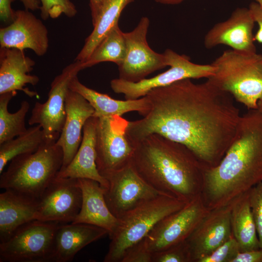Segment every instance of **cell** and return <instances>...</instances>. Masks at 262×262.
<instances>
[{"label": "cell", "mask_w": 262, "mask_h": 262, "mask_svg": "<svg viewBox=\"0 0 262 262\" xmlns=\"http://www.w3.org/2000/svg\"><path fill=\"white\" fill-rule=\"evenodd\" d=\"M0 46L23 50L30 49L42 56L49 46L47 28L32 12L17 10L13 22L0 29Z\"/></svg>", "instance_id": "cell-17"}, {"label": "cell", "mask_w": 262, "mask_h": 262, "mask_svg": "<svg viewBox=\"0 0 262 262\" xmlns=\"http://www.w3.org/2000/svg\"><path fill=\"white\" fill-rule=\"evenodd\" d=\"M248 8L255 22L257 23L259 26L258 30L254 36V40L262 43V7L256 2H252Z\"/></svg>", "instance_id": "cell-36"}, {"label": "cell", "mask_w": 262, "mask_h": 262, "mask_svg": "<svg viewBox=\"0 0 262 262\" xmlns=\"http://www.w3.org/2000/svg\"><path fill=\"white\" fill-rule=\"evenodd\" d=\"M60 223L33 220L0 243V262H54L55 242Z\"/></svg>", "instance_id": "cell-7"}, {"label": "cell", "mask_w": 262, "mask_h": 262, "mask_svg": "<svg viewBox=\"0 0 262 262\" xmlns=\"http://www.w3.org/2000/svg\"><path fill=\"white\" fill-rule=\"evenodd\" d=\"M25 10L35 11L40 10L41 2L40 0H20Z\"/></svg>", "instance_id": "cell-39"}, {"label": "cell", "mask_w": 262, "mask_h": 262, "mask_svg": "<svg viewBox=\"0 0 262 262\" xmlns=\"http://www.w3.org/2000/svg\"><path fill=\"white\" fill-rule=\"evenodd\" d=\"M152 262H190L185 241L153 253Z\"/></svg>", "instance_id": "cell-32"}, {"label": "cell", "mask_w": 262, "mask_h": 262, "mask_svg": "<svg viewBox=\"0 0 262 262\" xmlns=\"http://www.w3.org/2000/svg\"><path fill=\"white\" fill-rule=\"evenodd\" d=\"M16 93L10 92L0 94V144L20 135L27 129L25 119L30 107L28 101H22L15 113L8 110L9 103Z\"/></svg>", "instance_id": "cell-28"}, {"label": "cell", "mask_w": 262, "mask_h": 262, "mask_svg": "<svg viewBox=\"0 0 262 262\" xmlns=\"http://www.w3.org/2000/svg\"><path fill=\"white\" fill-rule=\"evenodd\" d=\"M82 192L80 211L72 223H85L98 226L108 231L110 237L118 223L117 218L108 208L104 196L105 189L97 181L78 179Z\"/></svg>", "instance_id": "cell-20"}, {"label": "cell", "mask_w": 262, "mask_h": 262, "mask_svg": "<svg viewBox=\"0 0 262 262\" xmlns=\"http://www.w3.org/2000/svg\"><path fill=\"white\" fill-rule=\"evenodd\" d=\"M262 7V0H254Z\"/></svg>", "instance_id": "cell-42"}, {"label": "cell", "mask_w": 262, "mask_h": 262, "mask_svg": "<svg viewBox=\"0 0 262 262\" xmlns=\"http://www.w3.org/2000/svg\"><path fill=\"white\" fill-rule=\"evenodd\" d=\"M170 68L152 78L138 82H130L121 79L111 80L113 91L123 94L125 99L132 100L145 96L151 90L169 85L186 79L208 78L215 72V67L211 64L200 65L192 62L189 57L180 55L168 49L164 52Z\"/></svg>", "instance_id": "cell-8"}, {"label": "cell", "mask_w": 262, "mask_h": 262, "mask_svg": "<svg viewBox=\"0 0 262 262\" xmlns=\"http://www.w3.org/2000/svg\"><path fill=\"white\" fill-rule=\"evenodd\" d=\"M149 23L147 17H142L133 30L124 33L126 53L123 61L118 66L119 79L138 82L168 66L164 53L154 51L147 43Z\"/></svg>", "instance_id": "cell-11"}, {"label": "cell", "mask_w": 262, "mask_h": 262, "mask_svg": "<svg viewBox=\"0 0 262 262\" xmlns=\"http://www.w3.org/2000/svg\"><path fill=\"white\" fill-rule=\"evenodd\" d=\"M40 16L43 20L56 18L62 14L68 17H74L77 13L75 5L70 0H40Z\"/></svg>", "instance_id": "cell-30"}, {"label": "cell", "mask_w": 262, "mask_h": 262, "mask_svg": "<svg viewBox=\"0 0 262 262\" xmlns=\"http://www.w3.org/2000/svg\"><path fill=\"white\" fill-rule=\"evenodd\" d=\"M96 123L97 117L94 116L85 122L82 142L76 154L70 164L60 170L57 177L91 179L108 188L109 182L100 174L96 164Z\"/></svg>", "instance_id": "cell-21"}, {"label": "cell", "mask_w": 262, "mask_h": 262, "mask_svg": "<svg viewBox=\"0 0 262 262\" xmlns=\"http://www.w3.org/2000/svg\"><path fill=\"white\" fill-rule=\"evenodd\" d=\"M187 203L161 194L140 205L118 218L117 226L110 237L104 262H121L126 251L148 234L156 224Z\"/></svg>", "instance_id": "cell-6"}, {"label": "cell", "mask_w": 262, "mask_h": 262, "mask_svg": "<svg viewBox=\"0 0 262 262\" xmlns=\"http://www.w3.org/2000/svg\"><path fill=\"white\" fill-rule=\"evenodd\" d=\"M236 198L210 210L185 240L190 262H199L232 235L231 212Z\"/></svg>", "instance_id": "cell-15"}, {"label": "cell", "mask_w": 262, "mask_h": 262, "mask_svg": "<svg viewBox=\"0 0 262 262\" xmlns=\"http://www.w3.org/2000/svg\"><path fill=\"white\" fill-rule=\"evenodd\" d=\"M128 124L122 116L97 117L96 164L103 177L131 162L134 147L127 135Z\"/></svg>", "instance_id": "cell-9"}, {"label": "cell", "mask_w": 262, "mask_h": 262, "mask_svg": "<svg viewBox=\"0 0 262 262\" xmlns=\"http://www.w3.org/2000/svg\"><path fill=\"white\" fill-rule=\"evenodd\" d=\"M262 180V113L241 115L234 139L220 163L203 169L200 196L211 210L225 205Z\"/></svg>", "instance_id": "cell-2"}, {"label": "cell", "mask_w": 262, "mask_h": 262, "mask_svg": "<svg viewBox=\"0 0 262 262\" xmlns=\"http://www.w3.org/2000/svg\"><path fill=\"white\" fill-rule=\"evenodd\" d=\"M104 177L109 182L104 194L107 205L118 219L161 194L141 177L131 162Z\"/></svg>", "instance_id": "cell-12"}, {"label": "cell", "mask_w": 262, "mask_h": 262, "mask_svg": "<svg viewBox=\"0 0 262 262\" xmlns=\"http://www.w3.org/2000/svg\"><path fill=\"white\" fill-rule=\"evenodd\" d=\"M38 199L5 190L0 194V242L7 240L19 227L36 220Z\"/></svg>", "instance_id": "cell-22"}, {"label": "cell", "mask_w": 262, "mask_h": 262, "mask_svg": "<svg viewBox=\"0 0 262 262\" xmlns=\"http://www.w3.org/2000/svg\"><path fill=\"white\" fill-rule=\"evenodd\" d=\"M63 162L56 141L46 139L34 152L13 159L0 174V187L38 199L57 177Z\"/></svg>", "instance_id": "cell-4"}, {"label": "cell", "mask_w": 262, "mask_h": 262, "mask_svg": "<svg viewBox=\"0 0 262 262\" xmlns=\"http://www.w3.org/2000/svg\"><path fill=\"white\" fill-rule=\"evenodd\" d=\"M209 211L200 195L156 224L143 239L147 249L154 253L185 241Z\"/></svg>", "instance_id": "cell-13"}, {"label": "cell", "mask_w": 262, "mask_h": 262, "mask_svg": "<svg viewBox=\"0 0 262 262\" xmlns=\"http://www.w3.org/2000/svg\"><path fill=\"white\" fill-rule=\"evenodd\" d=\"M66 118L56 143L62 149L66 167L76 154L82 140V131L87 120L94 115V109L81 94L69 89L66 99Z\"/></svg>", "instance_id": "cell-18"}, {"label": "cell", "mask_w": 262, "mask_h": 262, "mask_svg": "<svg viewBox=\"0 0 262 262\" xmlns=\"http://www.w3.org/2000/svg\"><path fill=\"white\" fill-rule=\"evenodd\" d=\"M146 96L147 112L129 121L126 133L131 143L156 133L186 146L204 169L220 163L241 116L230 94L208 79L196 83L186 79L154 88Z\"/></svg>", "instance_id": "cell-1"}, {"label": "cell", "mask_w": 262, "mask_h": 262, "mask_svg": "<svg viewBox=\"0 0 262 262\" xmlns=\"http://www.w3.org/2000/svg\"><path fill=\"white\" fill-rule=\"evenodd\" d=\"M152 258L153 253L147 249L143 239L126 251L121 262H152Z\"/></svg>", "instance_id": "cell-34"}, {"label": "cell", "mask_w": 262, "mask_h": 262, "mask_svg": "<svg viewBox=\"0 0 262 262\" xmlns=\"http://www.w3.org/2000/svg\"><path fill=\"white\" fill-rule=\"evenodd\" d=\"M211 64L215 71L207 79L248 110L257 109L262 97V55L229 49Z\"/></svg>", "instance_id": "cell-5"}, {"label": "cell", "mask_w": 262, "mask_h": 262, "mask_svg": "<svg viewBox=\"0 0 262 262\" xmlns=\"http://www.w3.org/2000/svg\"><path fill=\"white\" fill-rule=\"evenodd\" d=\"M82 69L80 61L67 65L51 82L47 100L35 103L28 124L40 125L46 139L57 141L58 139L66 118V99L69 83Z\"/></svg>", "instance_id": "cell-10"}, {"label": "cell", "mask_w": 262, "mask_h": 262, "mask_svg": "<svg viewBox=\"0 0 262 262\" xmlns=\"http://www.w3.org/2000/svg\"><path fill=\"white\" fill-rule=\"evenodd\" d=\"M46 140L40 125L27 128L23 133L0 144V173L9 162L20 155L36 151Z\"/></svg>", "instance_id": "cell-27"}, {"label": "cell", "mask_w": 262, "mask_h": 262, "mask_svg": "<svg viewBox=\"0 0 262 262\" xmlns=\"http://www.w3.org/2000/svg\"><path fill=\"white\" fill-rule=\"evenodd\" d=\"M248 195L262 250V180L248 191Z\"/></svg>", "instance_id": "cell-33"}, {"label": "cell", "mask_w": 262, "mask_h": 262, "mask_svg": "<svg viewBox=\"0 0 262 262\" xmlns=\"http://www.w3.org/2000/svg\"><path fill=\"white\" fill-rule=\"evenodd\" d=\"M69 88L81 94L89 102L94 109L93 116L95 117L122 116L134 111L143 116L149 110V104L146 96L132 100L115 99L86 86L80 82L77 76L71 80Z\"/></svg>", "instance_id": "cell-24"}, {"label": "cell", "mask_w": 262, "mask_h": 262, "mask_svg": "<svg viewBox=\"0 0 262 262\" xmlns=\"http://www.w3.org/2000/svg\"><path fill=\"white\" fill-rule=\"evenodd\" d=\"M106 0H89L92 24L96 21L100 10Z\"/></svg>", "instance_id": "cell-38"}, {"label": "cell", "mask_w": 262, "mask_h": 262, "mask_svg": "<svg viewBox=\"0 0 262 262\" xmlns=\"http://www.w3.org/2000/svg\"><path fill=\"white\" fill-rule=\"evenodd\" d=\"M125 53L124 33L117 24L101 40L88 59L81 63L83 69L105 62H113L119 66L123 61Z\"/></svg>", "instance_id": "cell-29"}, {"label": "cell", "mask_w": 262, "mask_h": 262, "mask_svg": "<svg viewBox=\"0 0 262 262\" xmlns=\"http://www.w3.org/2000/svg\"><path fill=\"white\" fill-rule=\"evenodd\" d=\"M35 64L23 50L0 48V94L21 91L31 98L38 96L37 92L26 87L27 84L35 85L39 81L37 76L30 74Z\"/></svg>", "instance_id": "cell-19"}, {"label": "cell", "mask_w": 262, "mask_h": 262, "mask_svg": "<svg viewBox=\"0 0 262 262\" xmlns=\"http://www.w3.org/2000/svg\"><path fill=\"white\" fill-rule=\"evenodd\" d=\"M133 0H106L93 24V31L86 38L75 61L83 62L88 59L101 40L115 26L118 24L122 12Z\"/></svg>", "instance_id": "cell-25"}, {"label": "cell", "mask_w": 262, "mask_h": 262, "mask_svg": "<svg viewBox=\"0 0 262 262\" xmlns=\"http://www.w3.org/2000/svg\"><path fill=\"white\" fill-rule=\"evenodd\" d=\"M255 22L249 8H237L227 19L209 30L204 38V45L208 49L224 45L235 50L256 52L253 34Z\"/></svg>", "instance_id": "cell-16"}, {"label": "cell", "mask_w": 262, "mask_h": 262, "mask_svg": "<svg viewBox=\"0 0 262 262\" xmlns=\"http://www.w3.org/2000/svg\"><path fill=\"white\" fill-rule=\"evenodd\" d=\"M232 262H262V250L240 252Z\"/></svg>", "instance_id": "cell-37"}, {"label": "cell", "mask_w": 262, "mask_h": 262, "mask_svg": "<svg viewBox=\"0 0 262 262\" xmlns=\"http://www.w3.org/2000/svg\"><path fill=\"white\" fill-rule=\"evenodd\" d=\"M15 0H0V20L9 25L14 20L16 11L11 7V4Z\"/></svg>", "instance_id": "cell-35"}, {"label": "cell", "mask_w": 262, "mask_h": 262, "mask_svg": "<svg viewBox=\"0 0 262 262\" xmlns=\"http://www.w3.org/2000/svg\"><path fill=\"white\" fill-rule=\"evenodd\" d=\"M82 203L78 179L56 177L38 199L36 219L72 223L80 211Z\"/></svg>", "instance_id": "cell-14"}, {"label": "cell", "mask_w": 262, "mask_h": 262, "mask_svg": "<svg viewBox=\"0 0 262 262\" xmlns=\"http://www.w3.org/2000/svg\"><path fill=\"white\" fill-rule=\"evenodd\" d=\"M184 0H154L157 3L166 5H176L182 2Z\"/></svg>", "instance_id": "cell-40"}, {"label": "cell", "mask_w": 262, "mask_h": 262, "mask_svg": "<svg viewBox=\"0 0 262 262\" xmlns=\"http://www.w3.org/2000/svg\"><path fill=\"white\" fill-rule=\"evenodd\" d=\"M230 222L232 235L238 243L241 252L260 249L248 191L237 197L231 210Z\"/></svg>", "instance_id": "cell-26"}, {"label": "cell", "mask_w": 262, "mask_h": 262, "mask_svg": "<svg viewBox=\"0 0 262 262\" xmlns=\"http://www.w3.org/2000/svg\"><path fill=\"white\" fill-rule=\"evenodd\" d=\"M241 252L240 246L232 235L228 240L199 262H232Z\"/></svg>", "instance_id": "cell-31"}, {"label": "cell", "mask_w": 262, "mask_h": 262, "mask_svg": "<svg viewBox=\"0 0 262 262\" xmlns=\"http://www.w3.org/2000/svg\"><path fill=\"white\" fill-rule=\"evenodd\" d=\"M257 109L262 113V97L258 101Z\"/></svg>", "instance_id": "cell-41"}, {"label": "cell", "mask_w": 262, "mask_h": 262, "mask_svg": "<svg viewBox=\"0 0 262 262\" xmlns=\"http://www.w3.org/2000/svg\"><path fill=\"white\" fill-rule=\"evenodd\" d=\"M108 234L106 229L88 224H60L55 237L54 262L72 261L85 246Z\"/></svg>", "instance_id": "cell-23"}, {"label": "cell", "mask_w": 262, "mask_h": 262, "mask_svg": "<svg viewBox=\"0 0 262 262\" xmlns=\"http://www.w3.org/2000/svg\"><path fill=\"white\" fill-rule=\"evenodd\" d=\"M131 143V164L152 188L187 204L200 195L203 167L186 146L156 133Z\"/></svg>", "instance_id": "cell-3"}]
</instances>
